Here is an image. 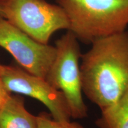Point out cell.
<instances>
[{
    "mask_svg": "<svg viewBox=\"0 0 128 128\" xmlns=\"http://www.w3.org/2000/svg\"><path fill=\"white\" fill-rule=\"evenodd\" d=\"M81 54L82 92L101 110L128 90V32L100 38Z\"/></svg>",
    "mask_w": 128,
    "mask_h": 128,
    "instance_id": "1",
    "label": "cell"
},
{
    "mask_svg": "<svg viewBox=\"0 0 128 128\" xmlns=\"http://www.w3.org/2000/svg\"><path fill=\"white\" fill-rule=\"evenodd\" d=\"M68 17L70 28L86 44L126 31L128 0H56Z\"/></svg>",
    "mask_w": 128,
    "mask_h": 128,
    "instance_id": "2",
    "label": "cell"
},
{
    "mask_svg": "<svg viewBox=\"0 0 128 128\" xmlns=\"http://www.w3.org/2000/svg\"><path fill=\"white\" fill-rule=\"evenodd\" d=\"M79 40L68 30L55 42L56 54L45 79L66 98L74 119H83L88 108L82 98Z\"/></svg>",
    "mask_w": 128,
    "mask_h": 128,
    "instance_id": "3",
    "label": "cell"
},
{
    "mask_svg": "<svg viewBox=\"0 0 128 128\" xmlns=\"http://www.w3.org/2000/svg\"><path fill=\"white\" fill-rule=\"evenodd\" d=\"M1 17L44 44L56 32L70 28L64 10L44 0H6Z\"/></svg>",
    "mask_w": 128,
    "mask_h": 128,
    "instance_id": "4",
    "label": "cell"
},
{
    "mask_svg": "<svg viewBox=\"0 0 128 128\" xmlns=\"http://www.w3.org/2000/svg\"><path fill=\"white\" fill-rule=\"evenodd\" d=\"M0 79L8 92L28 96L44 104L53 119L61 121L71 119V111L65 96L45 78L28 73L20 66L1 65Z\"/></svg>",
    "mask_w": 128,
    "mask_h": 128,
    "instance_id": "5",
    "label": "cell"
},
{
    "mask_svg": "<svg viewBox=\"0 0 128 128\" xmlns=\"http://www.w3.org/2000/svg\"><path fill=\"white\" fill-rule=\"evenodd\" d=\"M0 46L28 73L45 78L56 54L55 46L44 44L0 16Z\"/></svg>",
    "mask_w": 128,
    "mask_h": 128,
    "instance_id": "6",
    "label": "cell"
},
{
    "mask_svg": "<svg viewBox=\"0 0 128 128\" xmlns=\"http://www.w3.org/2000/svg\"><path fill=\"white\" fill-rule=\"evenodd\" d=\"M0 128H38L37 117L25 108L23 97H10L0 108Z\"/></svg>",
    "mask_w": 128,
    "mask_h": 128,
    "instance_id": "7",
    "label": "cell"
},
{
    "mask_svg": "<svg viewBox=\"0 0 128 128\" xmlns=\"http://www.w3.org/2000/svg\"><path fill=\"white\" fill-rule=\"evenodd\" d=\"M98 128H128V90L114 103L102 110Z\"/></svg>",
    "mask_w": 128,
    "mask_h": 128,
    "instance_id": "8",
    "label": "cell"
},
{
    "mask_svg": "<svg viewBox=\"0 0 128 128\" xmlns=\"http://www.w3.org/2000/svg\"><path fill=\"white\" fill-rule=\"evenodd\" d=\"M36 117L38 128H84L76 122L56 120L44 112H42Z\"/></svg>",
    "mask_w": 128,
    "mask_h": 128,
    "instance_id": "9",
    "label": "cell"
},
{
    "mask_svg": "<svg viewBox=\"0 0 128 128\" xmlns=\"http://www.w3.org/2000/svg\"><path fill=\"white\" fill-rule=\"evenodd\" d=\"M11 92H8L6 88L4 87L2 81L0 79V108L3 105V104L5 103L7 99L11 95Z\"/></svg>",
    "mask_w": 128,
    "mask_h": 128,
    "instance_id": "10",
    "label": "cell"
},
{
    "mask_svg": "<svg viewBox=\"0 0 128 128\" xmlns=\"http://www.w3.org/2000/svg\"><path fill=\"white\" fill-rule=\"evenodd\" d=\"M6 0H0V16H1V14H2V11L4 7V4L6 2Z\"/></svg>",
    "mask_w": 128,
    "mask_h": 128,
    "instance_id": "11",
    "label": "cell"
},
{
    "mask_svg": "<svg viewBox=\"0 0 128 128\" xmlns=\"http://www.w3.org/2000/svg\"><path fill=\"white\" fill-rule=\"evenodd\" d=\"M1 64H0V68H1Z\"/></svg>",
    "mask_w": 128,
    "mask_h": 128,
    "instance_id": "12",
    "label": "cell"
}]
</instances>
